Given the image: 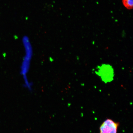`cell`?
Listing matches in <instances>:
<instances>
[{
    "mask_svg": "<svg viewBox=\"0 0 133 133\" xmlns=\"http://www.w3.org/2000/svg\"><path fill=\"white\" fill-rule=\"evenodd\" d=\"M22 43L24 54L21 65L20 74L22 76L24 87H28L31 84V82L28 78V74L30 69L31 61L33 57V49L29 38L27 36H23Z\"/></svg>",
    "mask_w": 133,
    "mask_h": 133,
    "instance_id": "obj_1",
    "label": "cell"
},
{
    "mask_svg": "<svg viewBox=\"0 0 133 133\" xmlns=\"http://www.w3.org/2000/svg\"><path fill=\"white\" fill-rule=\"evenodd\" d=\"M94 74L105 84H110L114 80L115 70L114 66L108 63H101L93 69Z\"/></svg>",
    "mask_w": 133,
    "mask_h": 133,
    "instance_id": "obj_2",
    "label": "cell"
},
{
    "mask_svg": "<svg viewBox=\"0 0 133 133\" xmlns=\"http://www.w3.org/2000/svg\"><path fill=\"white\" fill-rule=\"evenodd\" d=\"M119 126L118 123L115 122L110 119H107L100 127V133H117Z\"/></svg>",
    "mask_w": 133,
    "mask_h": 133,
    "instance_id": "obj_3",
    "label": "cell"
},
{
    "mask_svg": "<svg viewBox=\"0 0 133 133\" xmlns=\"http://www.w3.org/2000/svg\"><path fill=\"white\" fill-rule=\"evenodd\" d=\"M124 5L128 9H132L133 5V0H123Z\"/></svg>",
    "mask_w": 133,
    "mask_h": 133,
    "instance_id": "obj_4",
    "label": "cell"
},
{
    "mask_svg": "<svg viewBox=\"0 0 133 133\" xmlns=\"http://www.w3.org/2000/svg\"><path fill=\"white\" fill-rule=\"evenodd\" d=\"M6 54H5V53H4L3 54V56H4V57H6Z\"/></svg>",
    "mask_w": 133,
    "mask_h": 133,
    "instance_id": "obj_5",
    "label": "cell"
}]
</instances>
